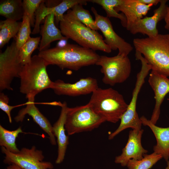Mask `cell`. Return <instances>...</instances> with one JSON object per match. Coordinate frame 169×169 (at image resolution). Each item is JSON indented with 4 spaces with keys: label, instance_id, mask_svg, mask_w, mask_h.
I'll list each match as a JSON object with an SVG mask.
<instances>
[{
    "label": "cell",
    "instance_id": "f1b7e54d",
    "mask_svg": "<svg viewBox=\"0 0 169 169\" xmlns=\"http://www.w3.org/2000/svg\"><path fill=\"white\" fill-rule=\"evenodd\" d=\"M31 24L30 20L25 13L22 18V21L16 36V47L19 50L30 37Z\"/></svg>",
    "mask_w": 169,
    "mask_h": 169
},
{
    "label": "cell",
    "instance_id": "f546056e",
    "mask_svg": "<svg viewBox=\"0 0 169 169\" xmlns=\"http://www.w3.org/2000/svg\"><path fill=\"white\" fill-rule=\"evenodd\" d=\"M43 0H23V5L24 13L29 18L31 26L34 27L35 22V12Z\"/></svg>",
    "mask_w": 169,
    "mask_h": 169
},
{
    "label": "cell",
    "instance_id": "f35d334b",
    "mask_svg": "<svg viewBox=\"0 0 169 169\" xmlns=\"http://www.w3.org/2000/svg\"><path fill=\"white\" fill-rule=\"evenodd\" d=\"M165 28L169 31V24H166L164 26Z\"/></svg>",
    "mask_w": 169,
    "mask_h": 169
},
{
    "label": "cell",
    "instance_id": "8d00e7d4",
    "mask_svg": "<svg viewBox=\"0 0 169 169\" xmlns=\"http://www.w3.org/2000/svg\"><path fill=\"white\" fill-rule=\"evenodd\" d=\"M6 169H23L17 165L14 164L9 165Z\"/></svg>",
    "mask_w": 169,
    "mask_h": 169
},
{
    "label": "cell",
    "instance_id": "9c48e42d",
    "mask_svg": "<svg viewBox=\"0 0 169 169\" xmlns=\"http://www.w3.org/2000/svg\"><path fill=\"white\" fill-rule=\"evenodd\" d=\"M1 151L5 155L4 162L8 165L14 164L23 169H52V164L43 160L44 156L41 150L34 146L30 149L22 148L17 153H13L5 147H1Z\"/></svg>",
    "mask_w": 169,
    "mask_h": 169
},
{
    "label": "cell",
    "instance_id": "277c9868",
    "mask_svg": "<svg viewBox=\"0 0 169 169\" xmlns=\"http://www.w3.org/2000/svg\"><path fill=\"white\" fill-rule=\"evenodd\" d=\"M44 60L38 55L32 57L30 61L23 66L19 74L20 91L27 99L35 98L43 90L51 89L53 81L47 73Z\"/></svg>",
    "mask_w": 169,
    "mask_h": 169
},
{
    "label": "cell",
    "instance_id": "1f68e13d",
    "mask_svg": "<svg viewBox=\"0 0 169 169\" xmlns=\"http://www.w3.org/2000/svg\"><path fill=\"white\" fill-rule=\"evenodd\" d=\"M9 102V98L8 96L3 92H0V108L8 116L9 122L11 123L12 119L11 112L16 106L10 105L8 104Z\"/></svg>",
    "mask_w": 169,
    "mask_h": 169
},
{
    "label": "cell",
    "instance_id": "d6986e66",
    "mask_svg": "<svg viewBox=\"0 0 169 169\" xmlns=\"http://www.w3.org/2000/svg\"><path fill=\"white\" fill-rule=\"evenodd\" d=\"M140 118L142 125L148 126L156 137V144L154 146V152L161 155L167 161L169 159V127L164 128L157 126L144 116Z\"/></svg>",
    "mask_w": 169,
    "mask_h": 169
},
{
    "label": "cell",
    "instance_id": "603a6c76",
    "mask_svg": "<svg viewBox=\"0 0 169 169\" xmlns=\"http://www.w3.org/2000/svg\"><path fill=\"white\" fill-rule=\"evenodd\" d=\"M23 131L20 127L13 131L8 130L0 125V145L13 153L20 150L17 148L15 141L18 134Z\"/></svg>",
    "mask_w": 169,
    "mask_h": 169
},
{
    "label": "cell",
    "instance_id": "5b68a950",
    "mask_svg": "<svg viewBox=\"0 0 169 169\" xmlns=\"http://www.w3.org/2000/svg\"><path fill=\"white\" fill-rule=\"evenodd\" d=\"M88 103L105 121L113 123L120 120L128 106L123 95L111 88H98L92 92Z\"/></svg>",
    "mask_w": 169,
    "mask_h": 169
},
{
    "label": "cell",
    "instance_id": "4316f807",
    "mask_svg": "<svg viewBox=\"0 0 169 169\" xmlns=\"http://www.w3.org/2000/svg\"><path fill=\"white\" fill-rule=\"evenodd\" d=\"M162 158L161 155L155 152L145 154L141 160H130L126 166L128 169H150Z\"/></svg>",
    "mask_w": 169,
    "mask_h": 169
},
{
    "label": "cell",
    "instance_id": "6da1fadb",
    "mask_svg": "<svg viewBox=\"0 0 169 169\" xmlns=\"http://www.w3.org/2000/svg\"><path fill=\"white\" fill-rule=\"evenodd\" d=\"M47 65H56L61 69L78 70L95 64L100 55L95 51L77 44H68L64 47L48 49L39 52Z\"/></svg>",
    "mask_w": 169,
    "mask_h": 169
},
{
    "label": "cell",
    "instance_id": "52a82bcc",
    "mask_svg": "<svg viewBox=\"0 0 169 169\" xmlns=\"http://www.w3.org/2000/svg\"><path fill=\"white\" fill-rule=\"evenodd\" d=\"M105 120L87 103L74 107H68L65 128L69 135L90 131L98 127Z\"/></svg>",
    "mask_w": 169,
    "mask_h": 169
},
{
    "label": "cell",
    "instance_id": "d6a6232c",
    "mask_svg": "<svg viewBox=\"0 0 169 169\" xmlns=\"http://www.w3.org/2000/svg\"><path fill=\"white\" fill-rule=\"evenodd\" d=\"M141 3L146 5H156L160 2V0H138Z\"/></svg>",
    "mask_w": 169,
    "mask_h": 169
},
{
    "label": "cell",
    "instance_id": "2e32d148",
    "mask_svg": "<svg viewBox=\"0 0 169 169\" xmlns=\"http://www.w3.org/2000/svg\"><path fill=\"white\" fill-rule=\"evenodd\" d=\"M35 98L28 99L26 106L21 109L14 118L16 122H22L27 114L31 116L33 120L49 136L51 143L53 145L56 144L55 137L54 134L53 126L35 106Z\"/></svg>",
    "mask_w": 169,
    "mask_h": 169
},
{
    "label": "cell",
    "instance_id": "ac0fdd59",
    "mask_svg": "<svg viewBox=\"0 0 169 169\" xmlns=\"http://www.w3.org/2000/svg\"><path fill=\"white\" fill-rule=\"evenodd\" d=\"M60 114L59 119L53 126L54 134L57 138L58 145V154L55 161L56 164L62 163L64 158L69 144V137L65 133V123L68 108L66 102L61 104Z\"/></svg>",
    "mask_w": 169,
    "mask_h": 169
},
{
    "label": "cell",
    "instance_id": "cb8c5ba5",
    "mask_svg": "<svg viewBox=\"0 0 169 169\" xmlns=\"http://www.w3.org/2000/svg\"><path fill=\"white\" fill-rule=\"evenodd\" d=\"M122 0H88V2L97 4L101 6L105 10L108 18L114 17L120 20L122 26L126 27L127 20L122 13H119L115 11V8L120 5Z\"/></svg>",
    "mask_w": 169,
    "mask_h": 169
},
{
    "label": "cell",
    "instance_id": "836d02e7",
    "mask_svg": "<svg viewBox=\"0 0 169 169\" xmlns=\"http://www.w3.org/2000/svg\"><path fill=\"white\" fill-rule=\"evenodd\" d=\"M62 1L59 0H45V3L46 6L49 8L56 6L59 4Z\"/></svg>",
    "mask_w": 169,
    "mask_h": 169
},
{
    "label": "cell",
    "instance_id": "74e56055",
    "mask_svg": "<svg viewBox=\"0 0 169 169\" xmlns=\"http://www.w3.org/2000/svg\"><path fill=\"white\" fill-rule=\"evenodd\" d=\"M164 37L168 40L169 42V34H163Z\"/></svg>",
    "mask_w": 169,
    "mask_h": 169
},
{
    "label": "cell",
    "instance_id": "e575fe53",
    "mask_svg": "<svg viewBox=\"0 0 169 169\" xmlns=\"http://www.w3.org/2000/svg\"><path fill=\"white\" fill-rule=\"evenodd\" d=\"M68 39L66 38L59 40L56 45V47L62 48L65 46L67 44Z\"/></svg>",
    "mask_w": 169,
    "mask_h": 169
},
{
    "label": "cell",
    "instance_id": "44dd1931",
    "mask_svg": "<svg viewBox=\"0 0 169 169\" xmlns=\"http://www.w3.org/2000/svg\"><path fill=\"white\" fill-rule=\"evenodd\" d=\"M24 13L22 0L0 1V15L6 19L17 21L23 18Z\"/></svg>",
    "mask_w": 169,
    "mask_h": 169
},
{
    "label": "cell",
    "instance_id": "9a60e30c",
    "mask_svg": "<svg viewBox=\"0 0 169 169\" xmlns=\"http://www.w3.org/2000/svg\"><path fill=\"white\" fill-rule=\"evenodd\" d=\"M148 83L154 93L155 104L150 120L156 124L160 113V107L166 95L169 93V79L167 77L151 71Z\"/></svg>",
    "mask_w": 169,
    "mask_h": 169
},
{
    "label": "cell",
    "instance_id": "83f0119b",
    "mask_svg": "<svg viewBox=\"0 0 169 169\" xmlns=\"http://www.w3.org/2000/svg\"><path fill=\"white\" fill-rule=\"evenodd\" d=\"M41 40L40 37H30L18 50V57L22 65L29 63L33 52L38 47Z\"/></svg>",
    "mask_w": 169,
    "mask_h": 169
},
{
    "label": "cell",
    "instance_id": "3957f363",
    "mask_svg": "<svg viewBox=\"0 0 169 169\" xmlns=\"http://www.w3.org/2000/svg\"><path fill=\"white\" fill-rule=\"evenodd\" d=\"M59 27L64 36L83 47L108 53L112 51L98 32L87 27L67 13L60 22Z\"/></svg>",
    "mask_w": 169,
    "mask_h": 169
},
{
    "label": "cell",
    "instance_id": "5bb4252c",
    "mask_svg": "<svg viewBox=\"0 0 169 169\" xmlns=\"http://www.w3.org/2000/svg\"><path fill=\"white\" fill-rule=\"evenodd\" d=\"M143 130H131L129 131L128 139L120 155L115 158V162L122 166H126L131 159L140 160L143 157L148 151L142 147L141 139Z\"/></svg>",
    "mask_w": 169,
    "mask_h": 169
},
{
    "label": "cell",
    "instance_id": "e0dca14e",
    "mask_svg": "<svg viewBox=\"0 0 169 169\" xmlns=\"http://www.w3.org/2000/svg\"><path fill=\"white\" fill-rule=\"evenodd\" d=\"M153 6L143 4L138 0H122L115 9L117 12H121L125 16L127 20L126 28L128 30L135 22L146 16Z\"/></svg>",
    "mask_w": 169,
    "mask_h": 169
},
{
    "label": "cell",
    "instance_id": "4fadbf2b",
    "mask_svg": "<svg viewBox=\"0 0 169 169\" xmlns=\"http://www.w3.org/2000/svg\"><path fill=\"white\" fill-rule=\"evenodd\" d=\"M167 0H160L159 7L155 9L154 14L151 17H146L135 22L128 29L133 34L141 33L148 37H154L158 34L157 28V23L164 19L167 6Z\"/></svg>",
    "mask_w": 169,
    "mask_h": 169
},
{
    "label": "cell",
    "instance_id": "8992f818",
    "mask_svg": "<svg viewBox=\"0 0 169 169\" xmlns=\"http://www.w3.org/2000/svg\"><path fill=\"white\" fill-rule=\"evenodd\" d=\"M135 56L136 59L141 62V69L136 75V81L132 91L131 100L128 104L126 110L121 118L119 126L112 133L113 137H115L127 128H131L133 130L138 131L141 129L142 122L136 111L137 101L139 94L145 82V79L151 68L139 52L136 50Z\"/></svg>",
    "mask_w": 169,
    "mask_h": 169
},
{
    "label": "cell",
    "instance_id": "484cf974",
    "mask_svg": "<svg viewBox=\"0 0 169 169\" xmlns=\"http://www.w3.org/2000/svg\"><path fill=\"white\" fill-rule=\"evenodd\" d=\"M88 0H63L57 6L48 7L49 14H53L57 24L59 23L63 18L64 13L76 4L86 5Z\"/></svg>",
    "mask_w": 169,
    "mask_h": 169
},
{
    "label": "cell",
    "instance_id": "ffe728a7",
    "mask_svg": "<svg viewBox=\"0 0 169 169\" xmlns=\"http://www.w3.org/2000/svg\"><path fill=\"white\" fill-rule=\"evenodd\" d=\"M53 14L48 15L41 27V38L38 49L39 52L48 49L51 43L54 41L68 38L62 34L60 29L56 26Z\"/></svg>",
    "mask_w": 169,
    "mask_h": 169
},
{
    "label": "cell",
    "instance_id": "d4e9b609",
    "mask_svg": "<svg viewBox=\"0 0 169 169\" xmlns=\"http://www.w3.org/2000/svg\"><path fill=\"white\" fill-rule=\"evenodd\" d=\"M83 5L78 4L74 6L67 12L78 20L91 29L97 30V27L89 11L84 8Z\"/></svg>",
    "mask_w": 169,
    "mask_h": 169
},
{
    "label": "cell",
    "instance_id": "ab89813d",
    "mask_svg": "<svg viewBox=\"0 0 169 169\" xmlns=\"http://www.w3.org/2000/svg\"><path fill=\"white\" fill-rule=\"evenodd\" d=\"M165 169H169V159L167 161V166Z\"/></svg>",
    "mask_w": 169,
    "mask_h": 169
},
{
    "label": "cell",
    "instance_id": "30bf717a",
    "mask_svg": "<svg viewBox=\"0 0 169 169\" xmlns=\"http://www.w3.org/2000/svg\"><path fill=\"white\" fill-rule=\"evenodd\" d=\"M18 50L15 41L8 46L0 54V91L13 90L11 83L15 78L19 77L23 65L18 57Z\"/></svg>",
    "mask_w": 169,
    "mask_h": 169
},
{
    "label": "cell",
    "instance_id": "8fae6325",
    "mask_svg": "<svg viewBox=\"0 0 169 169\" xmlns=\"http://www.w3.org/2000/svg\"><path fill=\"white\" fill-rule=\"evenodd\" d=\"M91 10L95 16L96 25L105 37V42L112 50L118 49V54L128 56L133 49L131 44L115 32L108 18L99 14L94 7L91 8Z\"/></svg>",
    "mask_w": 169,
    "mask_h": 169
},
{
    "label": "cell",
    "instance_id": "7402d4cb",
    "mask_svg": "<svg viewBox=\"0 0 169 169\" xmlns=\"http://www.w3.org/2000/svg\"><path fill=\"white\" fill-rule=\"evenodd\" d=\"M21 22L6 19L0 22V48H2L10 40L16 37Z\"/></svg>",
    "mask_w": 169,
    "mask_h": 169
},
{
    "label": "cell",
    "instance_id": "4dcf8cb0",
    "mask_svg": "<svg viewBox=\"0 0 169 169\" xmlns=\"http://www.w3.org/2000/svg\"><path fill=\"white\" fill-rule=\"evenodd\" d=\"M44 0L39 5L35 13V22L32 34H38L40 31V25L42 21L49 15L48 7L46 6Z\"/></svg>",
    "mask_w": 169,
    "mask_h": 169
},
{
    "label": "cell",
    "instance_id": "d590c367",
    "mask_svg": "<svg viewBox=\"0 0 169 169\" xmlns=\"http://www.w3.org/2000/svg\"><path fill=\"white\" fill-rule=\"evenodd\" d=\"M166 24H169V6L167 7L166 13L164 18Z\"/></svg>",
    "mask_w": 169,
    "mask_h": 169
},
{
    "label": "cell",
    "instance_id": "7a4b0ae2",
    "mask_svg": "<svg viewBox=\"0 0 169 169\" xmlns=\"http://www.w3.org/2000/svg\"><path fill=\"white\" fill-rule=\"evenodd\" d=\"M133 42L136 50L143 55L151 71L169 77V42L163 34L134 38Z\"/></svg>",
    "mask_w": 169,
    "mask_h": 169
},
{
    "label": "cell",
    "instance_id": "7c38bea8",
    "mask_svg": "<svg viewBox=\"0 0 169 169\" xmlns=\"http://www.w3.org/2000/svg\"><path fill=\"white\" fill-rule=\"evenodd\" d=\"M98 88L97 80L88 77L73 84L58 79L53 82L51 89L58 95L76 96L92 93Z\"/></svg>",
    "mask_w": 169,
    "mask_h": 169
},
{
    "label": "cell",
    "instance_id": "ba28073f",
    "mask_svg": "<svg viewBox=\"0 0 169 169\" xmlns=\"http://www.w3.org/2000/svg\"><path fill=\"white\" fill-rule=\"evenodd\" d=\"M95 64L101 67L100 71L104 75L103 82L111 86L125 82L131 71V62L128 56H100Z\"/></svg>",
    "mask_w": 169,
    "mask_h": 169
}]
</instances>
